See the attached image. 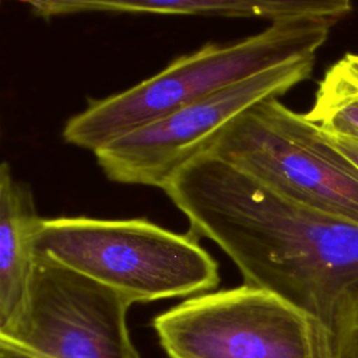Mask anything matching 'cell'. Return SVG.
<instances>
[{
  "mask_svg": "<svg viewBox=\"0 0 358 358\" xmlns=\"http://www.w3.org/2000/svg\"><path fill=\"white\" fill-rule=\"evenodd\" d=\"M164 192L194 236L213 241L246 284L303 310L316 334L358 289V222L266 186L211 152L185 165Z\"/></svg>",
  "mask_w": 358,
  "mask_h": 358,
  "instance_id": "6da1fadb",
  "label": "cell"
},
{
  "mask_svg": "<svg viewBox=\"0 0 358 358\" xmlns=\"http://www.w3.org/2000/svg\"><path fill=\"white\" fill-rule=\"evenodd\" d=\"M315 358H358V289L343 298L329 326L317 331Z\"/></svg>",
  "mask_w": 358,
  "mask_h": 358,
  "instance_id": "8fae6325",
  "label": "cell"
},
{
  "mask_svg": "<svg viewBox=\"0 0 358 358\" xmlns=\"http://www.w3.org/2000/svg\"><path fill=\"white\" fill-rule=\"evenodd\" d=\"M35 249L133 303L193 296L220 282L218 263L197 236L145 218H42Z\"/></svg>",
  "mask_w": 358,
  "mask_h": 358,
  "instance_id": "3957f363",
  "label": "cell"
},
{
  "mask_svg": "<svg viewBox=\"0 0 358 358\" xmlns=\"http://www.w3.org/2000/svg\"><path fill=\"white\" fill-rule=\"evenodd\" d=\"M169 358H315L316 323L267 289L242 284L189 296L152 319Z\"/></svg>",
  "mask_w": 358,
  "mask_h": 358,
  "instance_id": "52a82bcc",
  "label": "cell"
},
{
  "mask_svg": "<svg viewBox=\"0 0 358 358\" xmlns=\"http://www.w3.org/2000/svg\"><path fill=\"white\" fill-rule=\"evenodd\" d=\"M28 185L0 168V330L18 316L36 262L35 234L41 222Z\"/></svg>",
  "mask_w": 358,
  "mask_h": 358,
  "instance_id": "9c48e42d",
  "label": "cell"
},
{
  "mask_svg": "<svg viewBox=\"0 0 358 358\" xmlns=\"http://www.w3.org/2000/svg\"><path fill=\"white\" fill-rule=\"evenodd\" d=\"M207 152L288 199L358 222V172L305 113L289 109L280 98L243 112Z\"/></svg>",
  "mask_w": 358,
  "mask_h": 358,
  "instance_id": "277c9868",
  "label": "cell"
},
{
  "mask_svg": "<svg viewBox=\"0 0 358 358\" xmlns=\"http://www.w3.org/2000/svg\"><path fill=\"white\" fill-rule=\"evenodd\" d=\"M133 302L36 253L24 305L0 330V358H140L129 327Z\"/></svg>",
  "mask_w": 358,
  "mask_h": 358,
  "instance_id": "5b68a950",
  "label": "cell"
},
{
  "mask_svg": "<svg viewBox=\"0 0 358 358\" xmlns=\"http://www.w3.org/2000/svg\"><path fill=\"white\" fill-rule=\"evenodd\" d=\"M337 22L289 18L229 43H207L133 87L95 99L70 117L66 143L95 152L106 143L256 73L316 56Z\"/></svg>",
  "mask_w": 358,
  "mask_h": 358,
  "instance_id": "7a4b0ae2",
  "label": "cell"
},
{
  "mask_svg": "<svg viewBox=\"0 0 358 358\" xmlns=\"http://www.w3.org/2000/svg\"><path fill=\"white\" fill-rule=\"evenodd\" d=\"M316 56L289 62L228 85L201 99L127 131L94 154L108 179L161 187L256 103L280 98L308 80Z\"/></svg>",
  "mask_w": 358,
  "mask_h": 358,
  "instance_id": "8992f818",
  "label": "cell"
},
{
  "mask_svg": "<svg viewBox=\"0 0 358 358\" xmlns=\"http://www.w3.org/2000/svg\"><path fill=\"white\" fill-rule=\"evenodd\" d=\"M305 115L326 131L358 137V53H345L326 70Z\"/></svg>",
  "mask_w": 358,
  "mask_h": 358,
  "instance_id": "30bf717a",
  "label": "cell"
},
{
  "mask_svg": "<svg viewBox=\"0 0 358 358\" xmlns=\"http://www.w3.org/2000/svg\"><path fill=\"white\" fill-rule=\"evenodd\" d=\"M319 127V126H317ZM320 129V127H319ZM326 141L334 148V151L358 172V137L341 133H331L320 129Z\"/></svg>",
  "mask_w": 358,
  "mask_h": 358,
  "instance_id": "7c38bea8",
  "label": "cell"
},
{
  "mask_svg": "<svg viewBox=\"0 0 358 358\" xmlns=\"http://www.w3.org/2000/svg\"><path fill=\"white\" fill-rule=\"evenodd\" d=\"M36 17L52 18L85 11L151 13L169 15L262 18H327L338 22L352 11V0H18Z\"/></svg>",
  "mask_w": 358,
  "mask_h": 358,
  "instance_id": "ba28073f",
  "label": "cell"
}]
</instances>
